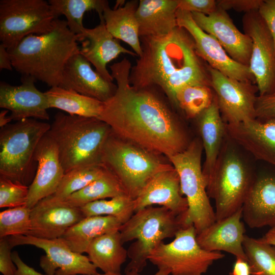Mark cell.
<instances>
[{
	"mask_svg": "<svg viewBox=\"0 0 275 275\" xmlns=\"http://www.w3.org/2000/svg\"><path fill=\"white\" fill-rule=\"evenodd\" d=\"M130 62L126 58L110 66L116 81L114 94L103 102L98 119L119 138L153 153L169 157L185 150L190 142L177 117L156 87L131 85Z\"/></svg>",
	"mask_w": 275,
	"mask_h": 275,
	"instance_id": "obj_1",
	"label": "cell"
},
{
	"mask_svg": "<svg viewBox=\"0 0 275 275\" xmlns=\"http://www.w3.org/2000/svg\"><path fill=\"white\" fill-rule=\"evenodd\" d=\"M142 54L129 75L131 86L156 87L175 106L177 92L187 85L211 87L208 68L198 56L194 41L183 28L164 35L140 37Z\"/></svg>",
	"mask_w": 275,
	"mask_h": 275,
	"instance_id": "obj_2",
	"label": "cell"
},
{
	"mask_svg": "<svg viewBox=\"0 0 275 275\" xmlns=\"http://www.w3.org/2000/svg\"><path fill=\"white\" fill-rule=\"evenodd\" d=\"M77 42L66 20L57 18L48 32L26 36L8 50L17 72L53 87L60 86L66 63L79 52Z\"/></svg>",
	"mask_w": 275,
	"mask_h": 275,
	"instance_id": "obj_3",
	"label": "cell"
},
{
	"mask_svg": "<svg viewBox=\"0 0 275 275\" xmlns=\"http://www.w3.org/2000/svg\"><path fill=\"white\" fill-rule=\"evenodd\" d=\"M47 133L56 144L66 173L79 167L101 162L102 150L112 130L98 118L59 112Z\"/></svg>",
	"mask_w": 275,
	"mask_h": 275,
	"instance_id": "obj_4",
	"label": "cell"
},
{
	"mask_svg": "<svg viewBox=\"0 0 275 275\" xmlns=\"http://www.w3.org/2000/svg\"><path fill=\"white\" fill-rule=\"evenodd\" d=\"M50 127L48 123L30 118L1 128L0 176L29 186L37 170V147Z\"/></svg>",
	"mask_w": 275,
	"mask_h": 275,
	"instance_id": "obj_5",
	"label": "cell"
},
{
	"mask_svg": "<svg viewBox=\"0 0 275 275\" xmlns=\"http://www.w3.org/2000/svg\"><path fill=\"white\" fill-rule=\"evenodd\" d=\"M182 227L179 216L164 207L151 206L135 212L119 230L123 244L136 240L127 250L130 260L125 272H141L151 251L163 239L175 236Z\"/></svg>",
	"mask_w": 275,
	"mask_h": 275,
	"instance_id": "obj_6",
	"label": "cell"
},
{
	"mask_svg": "<svg viewBox=\"0 0 275 275\" xmlns=\"http://www.w3.org/2000/svg\"><path fill=\"white\" fill-rule=\"evenodd\" d=\"M203 150L201 141L196 139L182 152L168 157L178 174L188 204L187 211L180 216L182 227L193 225L197 234L216 221L203 174Z\"/></svg>",
	"mask_w": 275,
	"mask_h": 275,
	"instance_id": "obj_7",
	"label": "cell"
},
{
	"mask_svg": "<svg viewBox=\"0 0 275 275\" xmlns=\"http://www.w3.org/2000/svg\"><path fill=\"white\" fill-rule=\"evenodd\" d=\"M101 161L133 199L154 175L172 167L162 162L153 153L122 140L112 132L103 146Z\"/></svg>",
	"mask_w": 275,
	"mask_h": 275,
	"instance_id": "obj_8",
	"label": "cell"
},
{
	"mask_svg": "<svg viewBox=\"0 0 275 275\" xmlns=\"http://www.w3.org/2000/svg\"><path fill=\"white\" fill-rule=\"evenodd\" d=\"M254 179L240 155L224 144L212 184L207 190L215 204L216 221L242 208Z\"/></svg>",
	"mask_w": 275,
	"mask_h": 275,
	"instance_id": "obj_9",
	"label": "cell"
},
{
	"mask_svg": "<svg viewBox=\"0 0 275 275\" xmlns=\"http://www.w3.org/2000/svg\"><path fill=\"white\" fill-rule=\"evenodd\" d=\"M197 235L194 226L182 227L172 241H162L152 250L148 260L158 269L169 270L171 275H203L214 262L225 255L203 249L197 242Z\"/></svg>",
	"mask_w": 275,
	"mask_h": 275,
	"instance_id": "obj_10",
	"label": "cell"
},
{
	"mask_svg": "<svg viewBox=\"0 0 275 275\" xmlns=\"http://www.w3.org/2000/svg\"><path fill=\"white\" fill-rule=\"evenodd\" d=\"M56 19L46 1L1 0V44L10 50L26 36L50 31Z\"/></svg>",
	"mask_w": 275,
	"mask_h": 275,
	"instance_id": "obj_11",
	"label": "cell"
},
{
	"mask_svg": "<svg viewBox=\"0 0 275 275\" xmlns=\"http://www.w3.org/2000/svg\"><path fill=\"white\" fill-rule=\"evenodd\" d=\"M211 87L214 92L224 122L234 124L256 118L255 104L258 91L251 81L230 78L208 67Z\"/></svg>",
	"mask_w": 275,
	"mask_h": 275,
	"instance_id": "obj_12",
	"label": "cell"
},
{
	"mask_svg": "<svg viewBox=\"0 0 275 275\" xmlns=\"http://www.w3.org/2000/svg\"><path fill=\"white\" fill-rule=\"evenodd\" d=\"M242 24L252 41L249 67L259 95L275 92V47L271 34L257 11L245 13Z\"/></svg>",
	"mask_w": 275,
	"mask_h": 275,
	"instance_id": "obj_13",
	"label": "cell"
},
{
	"mask_svg": "<svg viewBox=\"0 0 275 275\" xmlns=\"http://www.w3.org/2000/svg\"><path fill=\"white\" fill-rule=\"evenodd\" d=\"M11 248L31 245L44 251L40 265L46 275L96 274L97 267L87 256L75 253L61 238L46 239L31 235L8 237Z\"/></svg>",
	"mask_w": 275,
	"mask_h": 275,
	"instance_id": "obj_14",
	"label": "cell"
},
{
	"mask_svg": "<svg viewBox=\"0 0 275 275\" xmlns=\"http://www.w3.org/2000/svg\"><path fill=\"white\" fill-rule=\"evenodd\" d=\"M176 15L178 26L190 34L198 56L209 67L230 78L255 83L249 67L233 60L213 36L197 25L191 13L178 9Z\"/></svg>",
	"mask_w": 275,
	"mask_h": 275,
	"instance_id": "obj_15",
	"label": "cell"
},
{
	"mask_svg": "<svg viewBox=\"0 0 275 275\" xmlns=\"http://www.w3.org/2000/svg\"><path fill=\"white\" fill-rule=\"evenodd\" d=\"M191 14L197 25L213 36L233 60L249 67L252 49V40L236 28L226 11L217 7L209 15Z\"/></svg>",
	"mask_w": 275,
	"mask_h": 275,
	"instance_id": "obj_16",
	"label": "cell"
},
{
	"mask_svg": "<svg viewBox=\"0 0 275 275\" xmlns=\"http://www.w3.org/2000/svg\"><path fill=\"white\" fill-rule=\"evenodd\" d=\"M84 217L80 208L48 197L31 209V228L28 235L46 239L59 238Z\"/></svg>",
	"mask_w": 275,
	"mask_h": 275,
	"instance_id": "obj_17",
	"label": "cell"
},
{
	"mask_svg": "<svg viewBox=\"0 0 275 275\" xmlns=\"http://www.w3.org/2000/svg\"><path fill=\"white\" fill-rule=\"evenodd\" d=\"M35 81L32 77L22 76L19 86L1 82L0 107L10 111L12 120H49L47 97L36 88Z\"/></svg>",
	"mask_w": 275,
	"mask_h": 275,
	"instance_id": "obj_18",
	"label": "cell"
},
{
	"mask_svg": "<svg viewBox=\"0 0 275 275\" xmlns=\"http://www.w3.org/2000/svg\"><path fill=\"white\" fill-rule=\"evenodd\" d=\"M47 132L40 141L35 152L37 170L29 186L26 204L30 209L42 200L53 195L65 174L56 144Z\"/></svg>",
	"mask_w": 275,
	"mask_h": 275,
	"instance_id": "obj_19",
	"label": "cell"
},
{
	"mask_svg": "<svg viewBox=\"0 0 275 275\" xmlns=\"http://www.w3.org/2000/svg\"><path fill=\"white\" fill-rule=\"evenodd\" d=\"M227 137L256 159L275 167V120H248L226 124Z\"/></svg>",
	"mask_w": 275,
	"mask_h": 275,
	"instance_id": "obj_20",
	"label": "cell"
},
{
	"mask_svg": "<svg viewBox=\"0 0 275 275\" xmlns=\"http://www.w3.org/2000/svg\"><path fill=\"white\" fill-rule=\"evenodd\" d=\"M135 212L154 205L164 207L177 216L188 209L186 199L181 191L178 174L172 165L154 175L134 199Z\"/></svg>",
	"mask_w": 275,
	"mask_h": 275,
	"instance_id": "obj_21",
	"label": "cell"
},
{
	"mask_svg": "<svg viewBox=\"0 0 275 275\" xmlns=\"http://www.w3.org/2000/svg\"><path fill=\"white\" fill-rule=\"evenodd\" d=\"M78 42L81 43V54L105 80H114L107 69V64L125 53L138 57L136 54L122 46L119 40L113 36L106 28L104 21L92 29L85 28L82 33L76 35Z\"/></svg>",
	"mask_w": 275,
	"mask_h": 275,
	"instance_id": "obj_22",
	"label": "cell"
},
{
	"mask_svg": "<svg viewBox=\"0 0 275 275\" xmlns=\"http://www.w3.org/2000/svg\"><path fill=\"white\" fill-rule=\"evenodd\" d=\"M241 218L242 208L227 217L216 221L197 234L198 243L206 251H224L236 258L246 260L243 246L245 229Z\"/></svg>",
	"mask_w": 275,
	"mask_h": 275,
	"instance_id": "obj_23",
	"label": "cell"
},
{
	"mask_svg": "<svg viewBox=\"0 0 275 275\" xmlns=\"http://www.w3.org/2000/svg\"><path fill=\"white\" fill-rule=\"evenodd\" d=\"M61 87L104 102L115 93L117 85L102 77L79 52L71 57L64 67Z\"/></svg>",
	"mask_w": 275,
	"mask_h": 275,
	"instance_id": "obj_24",
	"label": "cell"
},
{
	"mask_svg": "<svg viewBox=\"0 0 275 275\" xmlns=\"http://www.w3.org/2000/svg\"><path fill=\"white\" fill-rule=\"evenodd\" d=\"M197 119L205 153L202 171L207 191L212 184L225 137L227 136L226 124L222 117L215 96L210 106Z\"/></svg>",
	"mask_w": 275,
	"mask_h": 275,
	"instance_id": "obj_25",
	"label": "cell"
},
{
	"mask_svg": "<svg viewBox=\"0 0 275 275\" xmlns=\"http://www.w3.org/2000/svg\"><path fill=\"white\" fill-rule=\"evenodd\" d=\"M242 218L251 228L275 225V175L254 179L242 206Z\"/></svg>",
	"mask_w": 275,
	"mask_h": 275,
	"instance_id": "obj_26",
	"label": "cell"
},
{
	"mask_svg": "<svg viewBox=\"0 0 275 275\" xmlns=\"http://www.w3.org/2000/svg\"><path fill=\"white\" fill-rule=\"evenodd\" d=\"M179 0H140L136 12L139 36L164 35L178 26Z\"/></svg>",
	"mask_w": 275,
	"mask_h": 275,
	"instance_id": "obj_27",
	"label": "cell"
},
{
	"mask_svg": "<svg viewBox=\"0 0 275 275\" xmlns=\"http://www.w3.org/2000/svg\"><path fill=\"white\" fill-rule=\"evenodd\" d=\"M139 1H127L123 6L104 10L103 18L106 29L114 37L129 45L138 57L142 51L136 12Z\"/></svg>",
	"mask_w": 275,
	"mask_h": 275,
	"instance_id": "obj_28",
	"label": "cell"
},
{
	"mask_svg": "<svg viewBox=\"0 0 275 275\" xmlns=\"http://www.w3.org/2000/svg\"><path fill=\"white\" fill-rule=\"evenodd\" d=\"M122 223L109 215L85 217L69 228L61 238L75 253L82 254L97 237L114 230H119Z\"/></svg>",
	"mask_w": 275,
	"mask_h": 275,
	"instance_id": "obj_29",
	"label": "cell"
},
{
	"mask_svg": "<svg viewBox=\"0 0 275 275\" xmlns=\"http://www.w3.org/2000/svg\"><path fill=\"white\" fill-rule=\"evenodd\" d=\"M119 230L104 233L93 240L86 253L90 261L104 273H121L128 257Z\"/></svg>",
	"mask_w": 275,
	"mask_h": 275,
	"instance_id": "obj_30",
	"label": "cell"
},
{
	"mask_svg": "<svg viewBox=\"0 0 275 275\" xmlns=\"http://www.w3.org/2000/svg\"><path fill=\"white\" fill-rule=\"evenodd\" d=\"M45 94L49 108L62 110L70 115L98 118L103 109V102L71 89L53 87Z\"/></svg>",
	"mask_w": 275,
	"mask_h": 275,
	"instance_id": "obj_31",
	"label": "cell"
},
{
	"mask_svg": "<svg viewBox=\"0 0 275 275\" xmlns=\"http://www.w3.org/2000/svg\"><path fill=\"white\" fill-rule=\"evenodd\" d=\"M56 18L64 15L69 30L76 35L80 34L85 27L83 18L87 12L95 10L100 21H104L103 13L109 6L106 0H49L48 1Z\"/></svg>",
	"mask_w": 275,
	"mask_h": 275,
	"instance_id": "obj_32",
	"label": "cell"
},
{
	"mask_svg": "<svg viewBox=\"0 0 275 275\" xmlns=\"http://www.w3.org/2000/svg\"><path fill=\"white\" fill-rule=\"evenodd\" d=\"M125 194L127 195L118 179L108 169L100 177L71 195L64 201L80 208L92 202Z\"/></svg>",
	"mask_w": 275,
	"mask_h": 275,
	"instance_id": "obj_33",
	"label": "cell"
},
{
	"mask_svg": "<svg viewBox=\"0 0 275 275\" xmlns=\"http://www.w3.org/2000/svg\"><path fill=\"white\" fill-rule=\"evenodd\" d=\"M107 170L102 162L75 168L65 173L57 190L49 197L57 201H64L71 195L100 177Z\"/></svg>",
	"mask_w": 275,
	"mask_h": 275,
	"instance_id": "obj_34",
	"label": "cell"
},
{
	"mask_svg": "<svg viewBox=\"0 0 275 275\" xmlns=\"http://www.w3.org/2000/svg\"><path fill=\"white\" fill-rule=\"evenodd\" d=\"M243 246L252 275H275V246L246 235Z\"/></svg>",
	"mask_w": 275,
	"mask_h": 275,
	"instance_id": "obj_35",
	"label": "cell"
},
{
	"mask_svg": "<svg viewBox=\"0 0 275 275\" xmlns=\"http://www.w3.org/2000/svg\"><path fill=\"white\" fill-rule=\"evenodd\" d=\"M211 87L187 85L180 89L175 97V107L189 119L197 118L213 101L215 94Z\"/></svg>",
	"mask_w": 275,
	"mask_h": 275,
	"instance_id": "obj_36",
	"label": "cell"
},
{
	"mask_svg": "<svg viewBox=\"0 0 275 275\" xmlns=\"http://www.w3.org/2000/svg\"><path fill=\"white\" fill-rule=\"evenodd\" d=\"M85 217L109 215L118 219L122 224L135 212L134 199L128 195L116 196L89 203L80 208Z\"/></svg>",
	"mask_w": 275,
	"mask_h": 275,
	"instance_id": "obj_37",
	"label": "cell"
},
{
	"mask_svg": "<svg viewBox=\"0 0 275 275\" xmlns=\"http://www.w3.org/2000/svg\"><path fill=\"white\" fill-rule=\"evenodd\" d=\"M31 210L26 205L0 213V238L28 235L31 228Z\"/></svg>",
	"mask_w": 275,
	"mask_h": 275,
	"instance_id": "obj_38",
	"label": "cell"
},
{
	"mask_svg": "<svg viewBox=\"0 0 275 275\" xmlns=\"http://www.w3.org/2000/svg\"><path fill=\"white\" fill-rule=\"evenodd\" d=\"M29 186L0 176V207L9 208L25 205Z\"/></svg>",
	"mask_w": 275,
	"mask_h": 275,
	"instance_id": "obj_39",
	"label": "cell"
},
{
	"mask_svg": "<svg viewBox=\"0 0 275 275\" xmlns=\"http://www.w3.org/2000/svg\"><path fill=\"white\" fill-rule=\"evenodd\" d=\"M255 111L259 120H275V92L257 96Z\"/></svg>",
	"mask_w": 275,
	"mask_h": 275,
	"instance_id": "obj_40",
	"label": "cell"
},
{
	"mask_svg": "<svg viewBox=\"0 0 275 275\" xmlns=\"http://www.w3.org/2000/svg\"><path fill=\"white\" fill-rule=\"evenodd\" d=\"M217 8L215 0H179L178 9L190 13L209 15Z\"/></svg>",
	"mask_w": 275,
	"mask_h": 275,
	"instance_id": "obj_41",
	"label": "cell"
},
{
	"mask_svg": "<svg viewBox=\"0 0 275 275\" xmlns=\"http://www.w3.org/2000/svg\"><path fill=\"white\" fill-rule=\"evenodd\" d=\"M263 0H218L217 7L227 11L233 9L245 13L258 11Z\"/></svg>",
	"mask_w": 275,
	"mask_h": 275,
	"instance_id": "obj_42",
	"label": "cell"
},
{
	"mask_svg": "<svg viewBox=\"0 0 275 275\" xmlns=\"http://www.w3.org/2000/svg\"><path fill=\"white\" fill-rule=\"evenodd\" d=\"M8 237L0 240V271L3 275H15L16 267L12 257Z\"/></svg>",
	"mask_w": 275,
	"mask_h": 275,
	"instance_id": "obj_43",
	"label": "cell"
},
{
	"mask_svg": "<svg viewBox=\"0 0 275 275\" xmlns=\"http://www.w3.org/2000/svg\"><path fill=\"white\" fill-rule=\"evenodd\" d=\"M257 11L269 30L275 47V0L263 1Z\"/></svg>",
	"mask_w": 275,
	"mask_h": 275,
	"instance_id": "obj_44",
	"label": "cell"
},
{
	"mask_svg": "<svg viewBox=\"0 0 275 275\" xmlns=\"http://www.w3.org/2000/svg\"><path fill=\"white\" fill-rule=\"evenodd\" d=\"M13 261L16 266L15 275H45L36 271L33 268L27 265L21 259L16 251L12 253Z\"/></svg>",
	"mask_w": 275,
	"mask_h": 275,
	"instance_id": "obj_45",
	"label": "cell"
},
{
	"mask_svg": "<svg viewBox=\"0 0 275 275\" xmlns=\"http://www.w3.org/2000/svg\"><path fill=\"white\" fill-rule=\"evenodd\" d=\"M229 275H252L247 260L242 258H236Z\"/></svg>",
	"mask_w": 275,
	"mask_h": 275,
	"instance_id": "obj_46",
	"label": "cell"
},
{
	"mask_svg": "<svg viewBox=\"0 0 275 275\" xmlns=\"http://www.w3.org/2000/svg\"><path fill=\"white\" fill-rule=\"evenodd\" d=\"M13 66L10 56L8 49L2 44H0V69L12 70Z\"/></svg>",
	"mask_w": 275,
	"mask_h": 275,
	"instance_id": "obj_47",
	"label": "cell"
},
{
	"mask_svg": "<svg viewBox=\"0 0 275 275\" xmlns=\"http://www.w3.org/2000/svg\"><path fill=\"white\" fill-rule=\"evenodd\" d=\"M261 238L266 243L275 246V225L271 227L270 229Z\"/></svg>",
	"mask_w": 275,
	"mask_h": 275,
	"instance_id": "obj_48",
	"label": "cell"
},
{
	"mask_svg": "<svg viewBox=\"0 0 275 275\" xmlns=\"http://www.w3.org/2000/svg\"><path fill=\"white\" fill-rule=\"evenodd\" d=\"M8 110L3 109L0 112V127L3 128L8 125L12 120L10 116H7Z\"/></svg>",
	"mask_w": 275,
	"mask_h": 275,
	"instance_id": "obj_49",
	"label": "cell"
},
{
	"mask_svg": "<svg viewBox=\"0 0 275 275\" xmlns=\"http://www.w3.org/2000/svg\"><path fill=\"white\" fill-rule=\"evenodd\" d=\"M169 270L164 269H158V270L153 275H170ZM125 275H141L140 272L135 271H128L125 272Z\"/></svg>",
	"mask_w": 275,
	"mask_h": 275,
	"instance_id": "obj_50",
	"label": "cell"
},
{
	"mask_svg": "<svg viewBox=\"0 0 275 275\" xmlns=\"http://www.w3.org/2000/svg\"><path fill=\"white\" fill-rule=\"evenodd\" d=\"M82 275H122L121 273H104L103 274L97 273L96 274H82Z\"/></svg>",
	"mask_w": 275,
	"mask_h": 275,
	"instance_id": "obj_51",
	"label": "cell"
}]
</instances>
